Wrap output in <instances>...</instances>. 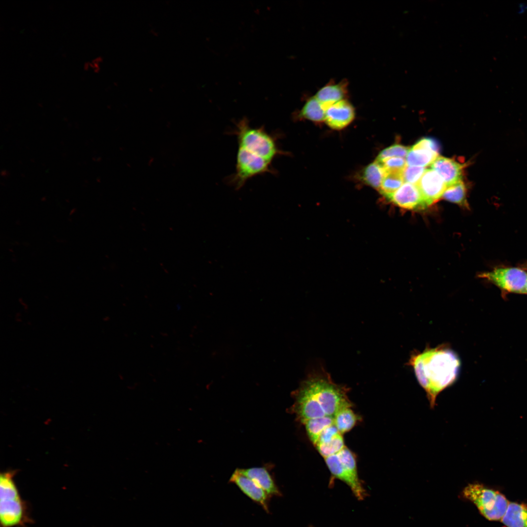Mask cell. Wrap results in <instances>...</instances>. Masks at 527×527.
Wrapping results in <instances>:
<instances>
[{
  "instance_id": "1",
  "label": "cell",
  "mask_w": 527,
  "mask_h": 527,
  "mask_svg": "<svg viewBox=\"0 0 527 527\" xmlns=\"http://www.w3.org/2000/svg\"><path fill=\"white\" fill-rule=\"evenodd\" d=\"M347 389L333 382L323 369L312 371L301 383L295 395L292 410L303 424L325 416L334 417L341 408L351 406Z\"/></svg>"
},
{
  "instance_id": "2",
  "label": "cell",
  "mask_w": 527,
  "mask_h": 527,
  "mask_svg": "<svg viewBox=\"0 0 527 527\" xmlns=\"http://www.w3.org/2000/svg\"><path fill=\"white\" fill-rule=\"evenodd\" d=\"M409 364L425 389L431 406L438 393L452 384L458 374L460 362L451 349L438 347L412 356Z\"/></svg>"
},
{
  "instance_id": "3",
  "label": "cell",
  "mask_w": 527,
  "mask_h": 527,
  "mask_svg": "<svg viewBox=\"0 0 527 527\" xmlns=\"http://www.w3.org/2000/svg\"><path fill=\"white\" fill-rule=\"evenodd\" d=\"M15 471L0 476V527H27L33 522L27 503L22 499L14 481Z\"/></svg>"
},
{
  "instance_id": "4",
  "label": "cell",
  "mask_w": 527,
  "mask_h": 527,
  "mask_svg": "<svg viewBox=\"0 0 527 527\" xmlns=\"http://www.w3.org/2000/svg\"><path fill=\"white\" fill-rule=\"evenodd\" d=\"M240 147L244 148L272 162L277 156L284 154L277 144V136L270 134L263 127H253L243 118L236 123L233 132Z\"/></svg>"
},
{
  "instance_id": "5",
  "label": "cell",
  "mask_w": 527,
  "mask_h": 527,
  "mask_svg": "<svg viewBox=\"0 0 527 527\" xmlns=\"http://www.w3.org/2000/svg\"><path fill=\"white\" fill-rule=\"evenodd\" d=\"M463 493L476 506L481 514L490 521H501L509 503L499 491L480 484L468 485Z\"/></svg>"
},
{
  "instance_id": "6",
  "label": "cell",
  "mask_w": 527,
  "mask_h": 527,
  "mask_svg": "<svg viewBox=\"0 0 527 527\" xmlns=\"http://www.w3.org/2000/svg\"><path fill=\"white\" fill-rule=\"evenodd\" d=\"M324 460L332 475L346 483L355 496L363 500L365 492L359 479L354 453L345 446L339 453L325 458Z\"/></svg>"
},
{
  "instance_id": "7",
  "label": "cell",
  "mask_w": 527,
  "mask_h": 527,
  "mask_svg": "<svg viewBox=\"0 0 527 527\" xmlns=\"http://www.w3.org/2000/svg\"><path fill=\"white\" fill-rule=\"evenodd\" d=\"M267 173H276L271 165V162L244 148L238 147L235 171L227 181L236 189L239 190L249 179Z\"/></svg>"
},
{
  "instance_id": "8",
  "label": "cell",
  "mask_w": 527,
  "mask_h": 527,
  "mask_svg": "<svg viewBox=\"0 0 527 527\" xmlns=\"http://www.w3.org/2000/svg\"><path fill=\"white\" fill-rule=\"evenodd\" d=\"M479 276L504 292L526 294L527 271L520 267H497L481 273Z\"/></svg>"
},
{
  "instance_id": "9",
  "label": "cell",
  "mask_w": 527,
  "mask_h": 527,
  "mask_svg": "<svg viewBox=\"0 0 527 527\" xmlns=\"http://www.w3.org/2000/svg\"><path fill=\"white\" fill-rule=\"evenodd\" d=\"M387 199L407 209H423L428 206L417 185L407 182H404Z\"/></svg>"
},
{
  "instance_id": "10",
  "label": "cell",
  "mask_w": 527,
  "mask_h": 527,
  "mask_svg": "<svg viewBox=\"0 0 527 527\" xmlns=\"http://www.w3.org/2000/svg\"><path fill=\"white\" fill-rule=\"evenodd\" d=\"M417 185L428 206L442 197L447 187L441 177L431 168L425 170Z\"/></svg>"
},
{
  "instance_id": "11",
  "label": "cell",
  "mask_w": 527,
  "mask_h": 527,
  "mask_svg": "<svg viewBox=\"0 0 527 527\" xmlns=\"http://www.w3.org/2000/svg\"><path fill=\"white\" fill-rule=\"evenodd\" d=\"M355 118V110L345 100L339 101L325 109V122L332 129L345 128Z\"/></svg>"
},
{
  "instance_id": "12",
  "label": "cell",
  "mask_w": 527,
  "mask_h": 527,
  "mask_svg": "<svg viewBox=\"0 0 527 527\" xmlns=\"http://www.w3.org/2000/svg\"><path fill=\"white\" fill-rule=\"evenodd\" d=\"M464 167L462 163L443 156H438L431 164V169L441 177L447 187L462 181Z\"/></svg>"
},
{
  "instance_id": "13",
  "label": "cell",
  "mask_w": 527,
  "mask_h": 527,
  "mask_svg": "<svg viewBox=\"0 0 527 527\" xmlns=\"http://www.w3.org/2000/svg\"><path fill=\"white\" fill-rule=\"evenodd\" d=\"M230 480L235 483L251 499L266 507L267 493L251 479L242 474L236 469L231 475Z\"/></svg>"
},
{
  "instance_id": "14",
  "label": "cell",
  "mask_w": 527,
  "mask_h": 527,
  "mask_svg": "<svg viewBox=\"0 0 527 527\" xmlns=\"http://www.w3.org/2000/svg\"><path fill=\"white\" fill-rule=\"evenodd\" d=\"M347 90L346 81L330 83L321 88L314 96L326 109L329 106L345 100Z\"/></svg>"
},
{
  "instance_id": "15",
  "label": "cell",
  "mask_w": 527,
  "mask_h": 527,
  "mask_svg": "<svg viewBox=\"0 0 527 527\" xmlns=\"http://www.w3.org/2000/svg\"><path fill=\"white\" fill-rule=\"evenodd\" d=\"M242 474L251 479L267 493L277 494L278 489L269 473L265 467H255L247 469H237Z\"/></svg>"
},
{
  "instance_id": "16",
  "label": "cell",
  "mask_w": 527,
  "mask_h": 527,
  "mask_svg": "<svg viewBox=\"0 0 527 527\" xmlns=\"http://www.w3.org/2000/svg\"><path fill=\"white\" fill-rule=\"evenodd\" d=\"M501 521L507 527H527V505L509 503Z\"/></svg>"
},
{
  "instance_id": "17",
  "label": "cell",
  "mask_w": 527,
  "mask_h": 527,
  "mask_svg": "<svg viewBox=\"0 0 527 527\" xmlns=\"http://www.w3.org/2000/svg\"><path fill=\"white\" fill-rule=\"evenodd\" d=\"M438 156V153L432 151L411 146L405 159L407 165L425 167L431 164Z\"/></svg>"
},
{
  "instance_id": "18",
  "label": "cell",
  "mask_w": 527,
  "mask_h": 527,
  "mask_svg": "<svg viewBox=\"0 0 527 527\" xmlns=\"http://www.w3.org/2000/svg\"><path fill=\"white\" fill-rule=\"evenodd\" d=\"M351 407L347 406L341 408L333 417L334 424L341 434L350 431L359 421V416Z\"/></svg>"
},
{
  "instance_id": "19",
  "label": "cell",
  "mask_w": 527,
  "mask_h": 527,
  "mask_svg": "<svg viewBox=\"0 0 527 527\" xmlns=\"http://www.w3.org/2000/svg\"><path fill=\"white\" fill-rule=\"evenodd\" d=\"M325 109L315 96L310 98L298 113V117L317 122L325 121Z\"/></svg>"
},
{
  "instance_id": "20",
  "label": "cell",
  "mask_w": 527,
  "mask_h": 527,
  "mask_svg": "<svg viewBox=\"0 0 527 527\" xmlns=\"http://www.w3.org/2000/svg\"><path fill=\"white\" fill-rule=\"evenodd\" d=\"M385 174L386 172L382 165L375 161L364 169L362 179L365 183L379 190Z\"/></svg>"
},
{
  "instance_id": "21",
  "label": "cell",
  "mask_w": 527,
  "mask_h": 527,
  "mask_svg": "<svg viewBox=\"0 0 527 527\" xmlns=\"http://www.w3.org/2000/svg\"><path fill=\"white\" fill-rule=\"evenodd\" d=\"M303 424L309 439L315 445L323 430L334 424V418L325 416L313 418L306 421Z\"/></svg>"
},
{
  "instance_id": "22",
  "label": "cell",
  "mask_w": 527,
  "mask_h": 527,
  "mask_svg": "<svg viewBox=\"0 0 527 527\" xmlns=\"http://www.w3.org/2000/svg\"><path fill=\"white\" fill-rule=\"evenodd\" d=\"M442 197L450 202L462 206H466L467 204L466 199V188L462 181L447 186Z\"/></svg>"
},
{
  "instance_id": "23",
  "label": "cell",
  "mask_w": 527,
  "mask_h": 527,
  "mask_svg": "<svg viewBox=\"0 0 527 527\" xmlns=\"http://www.w3.org/2000/svg\"><path fill=\"white\" fill-rule=\"evenodd\" d=\"M404 183L402 174L386 173L379 190L383 195L388 199Z\"/></svg>"
},
{
  "instance_id": "24",
  "label": "cell",
  "mask_w": 527,
  "mask_h": 527,
  "mask_svg": "<svg viewBox=\"0 0 527 527\" xmlns=\"http://www.w3.org/2000/svg\"><path fill=\"white\" fill-rule=\"evenodd\" d=\"M315 446L318 452L324 458L337 454L345 446L342 434L341 433H339L329 442L318 444Z\"/></svg>"
},
{
  "instance_id": "25",
  "label": "cell",
  "mask_w": 527,
  "mask_h": 527,
  "mask_svg": "<svg viewBox=\"0 0 527 527\" xmlns=\"http://www.w3.org/2000/svg\"><path fill=\"white\" fill-rule=\"evenodd\" d=\"M409 148L399 144H393L382 150L378 155L376 161L381 162L392 157L405 158Z\"/></svg>"
},
{
  "instance_id": "26",
  "label": "cell",
  "mask_w": 527,
  "mask_h": 527,
  "mask_svg": "<svg viewBox=\"0 0 527 527\" xmlns=\"http://www.w3.org/2000/svg\"><path fill=\"white\" fill-rule=\"evenodd\" d=\"M378 162L382 165L386 173H388L402 174L407 165L405 159L400 157L389 158Z\"/></svg>"
},
{
  "instance_id": "27",
  "label": "cell",
  "mask_w": 527,
  "mask_h": 527,
  "mask_svg": "<svg viewBox=\"0 0 527 527\" xmlns=\"http://www.w3.org/2000/svg\"><path fill=\"white\" fill-rule=\"evenodd\" d=\"M426 170L425 167L407 165L402 173L404 182L417 185Z\"/></svg>"
},
{
  "instance_id": "28",
  "label": "cell",
  "mask_w": 527,
  "mask_h": 527,
  "mask_svg": "<svg viewBox=\"0 0 527 527\" xmlns=\"http://www.w3.org/2000/svg\"><path fill=\"white\" fill-rule=\"evenodd\" d=\"M412 146L416 148L426 149L438 154L439 153V147L437 142L430 138L421 139Z\"/></svg>"
},
{
  "instance_id": "29",
  "label": "cell",
  "mask_w": 527,
  "mask_h": 527,
  "mask_svg": "<svg viewBox=\"0 0 527 527\" xmlns=\"http://www.w3.org/2000/svg\"><path fill=\"white\" fill-rule=\"evenodd\" d=\"M339 433H340L339 432L334 424L331 425L323 430L315 445L318 444L327 443L332 440Z\"/></svg>"
},
{
  "instance_id": "30",
  "label": "cell",
  "mask_w": 527,
  "mask_h": 527,
  "mask_svg": "<svg viewBox=\"0 0 527 527\" xmlns=\"http://www.w3.org/2000/svg\"><path fill=\"white\" fill-rule=\"evenodd\" d=\"M526 294H527V286H526Z\"/></svg>"
}]
</instances>
